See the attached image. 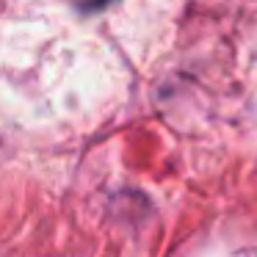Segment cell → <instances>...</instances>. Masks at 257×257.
I'll list each match as a JSON object with an SVG mask.
<instances>
[{"label": "cell", "instance_id": "obj_1", "mask_svg": "<svg viewBox=\"0 0 257 257\" xmlns=\"http://www.w3.org/2000/svg\"><path fill=\"white\" fill-rule=\"evenodd\" d=\"M108 3H111V0H75V6L83 9V12H97V9L108 6Z\"/></svg>", "mask_w": 257, "mask_h": 257}]
</instances>
